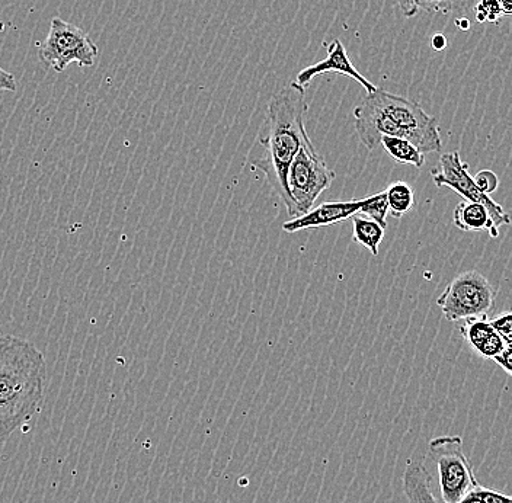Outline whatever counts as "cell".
Masks as SVG:
<instances>
[{
  "label": "cell",
  "mask_w": 512,
  "mask_h": 503,
  "mask_svg": "<svg viewBox=\"0 0 512 503\" xmlns=\"http://www.w3.org/2000/svg\"><path fill=\"white\" fill-rule=\"evenodd\" d=\"M470 496L479 503H512L507 495H502V493L495 492L492 489L483 488L480 485L470 493Z\"/></svg>",
  "instance_id": "cell-21"
},
{
  "label": "cell",
  "mask_w": 512,
  "mask_h": 503,
  "mask_svg": "<svg viewBox=\"0 0 512 503\" xmlns=\"http://www.w3.org/2000/svg\"><path fill=\"white\" fill-rule=\"evenodd\" d=\"M38 54L41 62L50 66L54 72L62 73L73 62L80 67L94 66L99 50L88 32L62 18H53Z\"/></svg>",
  "instance_id": "cell-6"
},
{
  "label": "cell",
  "mask_w": 512,
  "mask_h": 503,
  "mask_svg": "<svg viewBox=\"0 0 512 503\" xmlns=\"http://www.w3.org/2000/svg\"><path fill=\"white\" fill-rule=\"evenodd\" d=\"M16 80L12 73L6 72L0 67V92H15Z\"/></svg>",
  "instance_id": "cell-23"
},
{
  "label": "cell",
  "mask_w": 512,
  "mask_h": 503,
  "mask_svg": "<svg viewBox=\"0 0 512 503\" xmlns=\"http://www.w3.org/2000/svg\"><path fill=\"white\" fill-rule=\"evenodd\" d=\"M351 220L352 240L358 245L366 246L371 255H379V246L384 237L383 227L363 214H355Z\"/></svg>",
  "instance_id": "cell-14"
},
{
  "label": "cell",
  "mask_w": 512,
  "mask_h": 503,
  "mask_svg": "<svg viewBox=\"0 0 512 503\" xmlns=\"http://www.w3.org/2000/svg\"><path fill=\"white\" fill-rule=\"evenodd\" d=\"M46 384L43 352L18 336L0 335V444L40 412Z\"/></svg>",
  "instance_id": "cell-2"
},
{
  "label": "cell",
  "mask_w": 512,
  "mask_h": 503,
  "mask_svg": "<svg viewBox=\"0 0 512 503\" xmlns=\"http://www.w3.org/2000/svg\"><path fill=\"white\" fill-rule=\"evenodd\" d=\"M432 181L438 188L448 187L464 198V201L485 205L491 213L496 229L508 226L511 223L510 216L502 205L492 200L491 195L483 194L476 187L473 176L469 173V165L463 162L462 156L457 152L444 153L441 155L437 168L432 169Z\"/></svg>",
  "instance_id": "cell-8"
},
{
  "label": "cell",
  "mask_w": 512,
  "mask_h": 503,
  "mask_svg": "<svg viewBox=\"0 0 512 503\" xmlns=\"http://www.w3.org/2000/svg\"><path fill=\"white\" fill-rule=\"evenodd\" d=\"M358 214H363V216L368 217V219L376 221V223H379L380 226L386 230L389 205H387L386 194H384V191L371 195L370 201L361 208V211Z\"/></svg>",
  "instance_id": "cell-18"
},
{
  "label": "cell",
  "mask_w": 512,
  "mask_h": 503,
  "mask_svg": "<svg viewBox=\"0 0 512 503\" xmlns=\"http://www.w3.org/2000/svg\"><path fill=\"white\" fill-rule=\"evenodd\" d=\"M398 5L406 18H414L418 14V0H398Z\"/></svg>",
  "instance_id": "cell-25"
},
{
  "label": "cell",
  "mask_w": 512,
  "mask_h": 503,
  "mask_svg": "<svg viewBox=\"0 0 512 503\" xmlns=\"http://www.w3.org/2000/svg\"><path fill=\"white\" fill-rule=\"evenodd\" d=\"M457 27L460 28L462 31L470 30V22L467 18H460L456 21Z\"/></svg>",
  "instance_id": "cell-28"
},
{
  "label": "cell",
  "mask_w": 512,
  "mask_h": 503,
  "mask_svg": "<svg viewBox=\"0 0 512 503\" xmlns=\"http://www.w3.org/2000/svg\"><path fill=\"white\" fill-rule=\"evenodd\" d=\"M496 364L501 365L502 370L511 376L512 374V348H507L505 351H502L501 354L494 360Z\"/></svg>",
  "instance_id": "cell-24"
},
{
  "label": "cell",
  "mask_w": 512,
  "mask_h": 503,
  "mask_svg": "<svg viewBox=\"0 0 512 503\" xmlns=\"http://www.w3.org/2000/svg\"><path fill=\"white\" fill-rule=\"evenodd\" d=\"M403 492L409 503H438L431 492L430 473L422 463H409L403 473Z\"/></svg>",
  "instance_id": "cell-13"
},
{
  "label": "cell",
  "mask_w": 512,
  "mask_h": 503,
  "mask_svg": "<svg viewBox=\"0 0 512 503\" xmlns=\"http://www.w3.org/2000/svg\"><path fill=\"white\" fill-rule=\"evenodd\" d=\"M489 323H491L492 328L495 329V332L504 339L508 344H512V316L511 312L502 313V315H498L489 319Z\"/></svg>",
  "instance_id": "cell-20"
},
{
  "label": "cell",
  "mask_w": 512,
  "mask_h": 503,
  "mask_svg": "<svg viewBox=\"0 0 512 503\" xmlns=\"http://www.w3.org/2000/svg\"><path fill=\"white\" fill-rule=\"evenodd\" d=\"M384 194H386L387 205H389V213L396 219H400L409 211L414 210L415 192L406 182H393L387 189H384Z\"/></svg>",
  "instance_id": "cell-16"
},
{
  "label": "cell",
  "mask_w": 512,
  "mask_h": 503,
  "mask_svg": "<svg viewBox=\"0 0 512 503\" xmlns=\"http://www.w3.org/2000/svg\"><path fill=\"white\" fill-rule=\"evenodd\" d=\"M453 221L457 229L462 232H488L494 239L499 236V230L494 226L491 213L482 204L463 201L454 210Z\"/></svg>",
  "instance_id": "cell-12"
},
{
  "label": "cell",
  "mask_w": 512,
  "mask_h": 503,
  "mask_svg": "<svg viewBox=\"0 0 512 503\" xmlns=\"http://www.w3.org/2000/svg\"><path fill=\"white\" fill-rule=\"evenodd\" d=\"M475 11L482 12L486 16V22H495V24L499 21V18L504 16L498 0H480L475 5Z\"/></svg>",
  "instance_id": "cell-22"
},
{
  "label": "cell",
  "mask_w": 512,
  "mask_h": 503,
  "mask_svg": "<svg viewBox=\"0 0 512 503\" xmlns=\"http://www.w3.org/2000/svg\"><path fill=\"white\" fill-rule=\"evenodd\" d=\"M431 46L434 50L443 51L447 47V38L443 34H435L431 40Z\"/></svg>",
  "instance_id": "cell-26"
},
{
  "label": "cell",
  "mask_w": 512,
  "mask_h": 503,
  "mask_svg": "<svg viewBox=\"0 0 512 503\" xmlns=\"http://www.w3.org/2000/svg\"><path fill=\"white\" fill-rule=\"evenodd\" d=\"M325 47L326 51H328L326 59L313 64V66L306 67V69L300 70V72L297 73L294 83L306 89V86H309L310 82L318 78V76L325 75V73H338V75L354 79L355 82L360 83V85L366 89L367 95L373 94V92L376 91L377 86L373 85L366 76L361 75V73L355 69L354 64L351 62L350 54H348L347 48L344 47L341 40H334L331 44H328V46L325 44Z\"/></svg>",
  "instance_id": "cell-9"
},
{
  "label": "cell",
  "mask_w": 512,
  "mask_h": 503,
  "mask_svg": "<svg viewBox=\"0 0 512 503\" xmlns=\"http://www.w3.org/2000/svg\"><path fill=\"white\" fill-rule=\"evenodd\" d=\"M370 198L371 195L363 200L331 201V203L320 204L318 207L310 208L303 216L286 221L283 224V230L286 233H297L342 223L360 213L361 208L370 201Z\"/></svg>",
  "instance_id": "cell-10"
},
{
  "label": "cell",
  "mask_w": 512,
  "mask_h": 503,
  "mask_svg": "<svg viewBox=\"0 0 512 503\" xmlns=\"http://www.w3.org/2000/svg\"><path fill=\"white\" fill-rule=\"evenodd\" d=\"M366 99L371 105L389 117L405 134L408 142L414 143L421 153H437L443 149L440 126L437 118L428 115L421 105L412 99L392 94L377 88Z\"/></svg>",
  "instance_id": "cell-3"
},
{
  "label": "cell",
  "mask_w": 512,
  "mask_h": 503,
  "mask_svg": "<svg viewBox=\"0 0 512 503\" xmlns=\"http://www.w3.org/2000/svg\"><path fill=\"white\" fill-rule=\"evenodd\" d=\"M307 111L306 89L297 83L291 82L272 96L258 137L264 155L251 163L252 169L264 173L291 219H297L299 213L288 192L287 172L300 147L312 142L304 126Z\"/></svg>",
  "instance_id": "cell-1"
},
{
  "label": "cell",
  "mask_w": 512,
  "mask_h": 503,
  "mask_svg": "<svg viewBox=\"0 0 512 503\" xmlns=\"http://www.w3.org/2000/svg\"><path fill=\"white\" fill-rule=\"evenodd\" d=\"M496 291L478 271H466L448 283L437 299L448 322H462L470 317L488 316L494 309Z\"/></svg>",
  "instance_id": "cell-5"
},
{
  "label": "cell",
  "mask_w": 512,
  "mask_h": 503,
  "mask_svg": "<svg viewBox=\"0 0 512 503\" xmlns=\"http://www.w3.org/2000/svg\"><path fill=\"white\" fill-rule=\"evenodd\" d=\"M462 338L475 354L485 360H495L502 351L512 348L489 323L488 316L470 317L459 326Z\"/></svg>",
  "instance_id": "cell-11"
},
{
  "label": "cell",
  "mask_w": 512,
  "mask_h": 503,
  "mask_svg": "<svg viewBox=\"0 0 512 503\" xmlns=\"http://www.w3.org/2000/svg\"><path fill=\"white\" fill-rule=\"evenodd\" d=\"M380 146L384 147L390 158L403 165H412L415 168H422L425 165L424 153L416 149L414 143L408 140L398 139V137L384 136L380 140Z\"/></svg>",
  "instance_id": "cell-15"
},
{
  "label": "cell",
  "mask_w": 512,
  "mask_h": 503,
  "mask_svg": "<svg viewBox=\"0 0 512 503\" xmlns=\"http://www.w3.org/2000/svg\"><path fill=\"white\" fill-rule=\"evenodd\" d=\"M476 0H418V9L428 14L450 15L472 8Z\"/></svg>",
  "instance_id": "cell-17"
},
{
  "label": "cell",
  "mask_w": 512,
  "mask_h": 503,
  "mask_svg": "<svg viewBox=\"0 0 512 503\" xmlns=\"http://www.w3.org/2000/svg\"><path fill=\"white\" fill-rule=\"evenodd\" d=\"M335 172L325 158L316 152L312 142L300 147L287 172V187L299 217L313 208L320 194L331 188Z\"/></svg>",
  "instance_id": "cell-7"
},
{
  "label": "cell",
  "mask_w": 512,
  "mask_h": 503,
  "mask_svg": "<svg viewBox=\"0 0 512 503\" xmlns=\"http://www.w3.org/2000/svg\"><path fill=\"white\" fill-rule=\"evenodd\" d=\"M499 6H501L502 14L511 15L512 14V0H498Z\"/></svg>",
  "instance_id": "cell-27"
},
{
  "label": "cell",
  "mask_w": 512,
  "mask_h": 503,
  "mask_svg": "<svg viewBox=\"0 0 512 503\" xmlns=\"http://www.w3.org/2000/svg\"><path fill=\"white\" fill-rule=\"evenodd\" d=\"M473 181H475L479 191L486 195L494 194L499 187L498 175L495 172L489 171V169H482V171L476 173L473 176Z\"/></svg>",
  "instance_id": "cell-19"
},
{
  "label": "cell",
  "mask_w": 512,
  "mask_h": 503,
  "mask_svg": "<svg viewBox=\"0 0 512 503\" xmlns=\"http://www.w3.org/2000/svg\"><path fill=\"white\" fill-rule=\"evenodd\" d=\"M428 458L437 466L444 503H460L478 488L472 464L463 451L462 437L434 438L428 445Z\"/></svg>",
  "instance_id": "cell-4"
}]
</instances>
